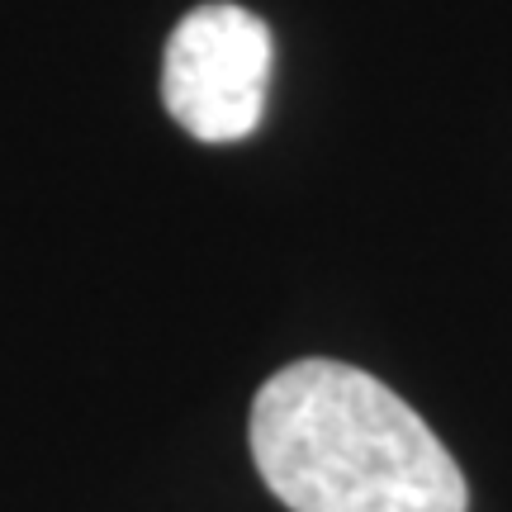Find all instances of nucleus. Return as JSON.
Masks as SVG:
<instances>
[{
	"instance_id": "f257e3e1",
	"label": "nucleus",
	"mask_w": 512,
	"mask_h": 512,
	"mask_svg": "<svg viewBox=\"0 0 512 512\" xmlns=\"http://www.w3.org/2000/svg\"><path fill=\"white\" fill-rule=\"evenodd\" d=\"M252 456L290 512H465L456 456L366 370L309 356L252 403Z\"/></svg>"
},
{
	"instance_id": "f03ea898",
	"label": "nucleus",
	"mask_w": 512,
	"mask_h": 512,
	"mask_svg": "<svg viewBox=\"0 0 512 512\" xmlns=\"http://www.w3.org/2000/svg\"><path fill=\"white\" fill-rule=\"evenodd\" d=\"M275 43L266 19L209 0L171 29L162 57V105L200 143H238L256 133L271 91Z\"/></svg>"
}]
</instances>
